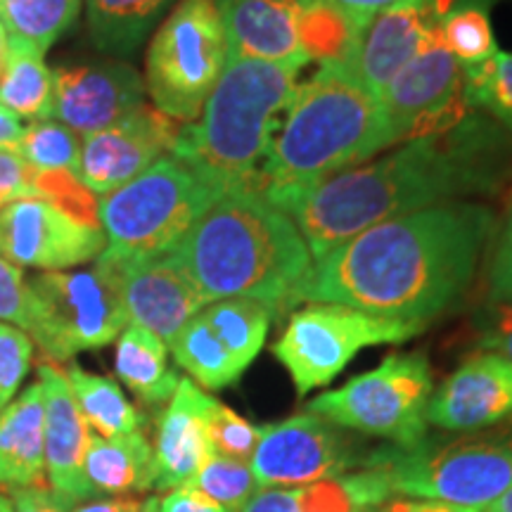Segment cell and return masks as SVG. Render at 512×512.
<instances>
[{
  "instance_id": "cell-1",
  "label": "cell",
  "mask_w": 512,
  "mask_h": 512,
  "mask_svg": "<svg viewBox=\"0 0 512 512\" xmlns=\"http://www.w3.org/2000/svg\"><path fill=\"white\" fill-rule=\"evenodd\" d=\"M491 230L494 214L470 202L377 223L313 261L294 304H342L425 325L470 287Z\"/></svg>"
},
{
  "instance_id": "cell-2",
  "label": "cell",
  "mask_w": 512,
  "mask_h": 512,
  "mask_svg": "<svg viewBox=\"0 0 512 512\" xmlns=\"http://www.w3.org/2000/svg\"><path fill=\"white\" fill-rule=\"evenodd\" d=\"M489 136L465 117L448 131L406 140L377 162L328 178L285 202L313 261L377 223L448 204L494 185Z\"/></svg>"
},
{
  "instance_id": "cell-3",
  "label": "cell",
  "mask_w": 512,
  "mask_h": 512,
  "mask_svg": "<svg viewBox=\"0 0 512 512\" xmlns=\"http://www.w3.org/2000/svg\"><path fill=\"white\" fill-rule=\"evenodd\" d=\"M204 302L252 299L275 313L294 306L313 256L297 223L256 190L226 192L176 247Z\"/></svg>"
},
{
  "instance_id": "cell-4",
  "label": "cell",
  "mask_w": 512,
  "mask_h": 512,
  "mask_svg": "<svg viewBox=\"0 0 512 512\" xmlns=\"http://www.w3.org/2000/svg\"><path fill=\"white\" fill-rule=\"evenodd\" d=\"M392 145L380 95L351 67L320 64L297 86L275 126L259 176V192L275 207L328 178L366 164Z\"/></svg>"
},
{
  "instance_id": "cell-5",
  "label": "cell",
  "mask_w": 512,
  "mask_h": 512,
  "mask_svg": "<svg viewBox=\"0 0 512 512\" xmlns=\"http://www.w3.org/2000/svg\"><path fill=\"white\" fill-rule=\"evenodd\" d=\"M299 72L302 64L228 57L202 114L181 126L171 155L223 195L259 192L261 166L275 126L297 91Z\"/></svg>"
},
{
  "instance_id": "cell-6",
  "label": "cell",
  "mask_w": 512,
  "mask_h": 512,
  "mask_svg": "<svg viewBox=\"0 0 512 512\" xmlns=\"http://www.w3.org/2000/svg\"><path fill=\"white\" fill-rule=\"evenodd\" d=\"M396 496L482 510L512 489V418L456 437L420 439L415 446H377Z\"/></svg>"
},
{
  "instance_id": "cell-7",
  "label": "cell",
  "mask_w": 512,
  "mask_h": 512,
  "mask_svg": "<svg viewBox=\"0 0 512 512\" xmlns=\"http://www.w3.org/2000/svg\"><path fill=\"white\" fill-rule=\"evenodd\" d=\"M221 197V190L169 152L100 200L107 249L124 256L171 252Z\"/></svg>"
},
{
  "instance_id": "cell-8",
  "label": "cell",
  "mask_w": 512,
  "mask_h": 512,
  "mask_svg": "<svg viewBox=\"0 0 512 512\" xmlns=\"http://www.w3.org/2000/svg\"><path fill=\"white\" fill-rule=\"evenodd\" d=\"M228 62L216 0H178L145 57V91L174 121H195Z\"/></svg>"
},
{
  "instance_id": "cell-9",
  "label": "cell",
  "mask_w": 512,
  "mask_h": 512,
  "mask_svg": "<svg viewBox=\"0 0 512 512\" xmlns=\"http://www.w3.org/2000/svg\"><path fill=\"white\" fill-rule=\"evenodd\" d=\"M432 392L434 377L425 354H392L339 389L318 394L306 411L342 430L406 448L427 437V403Z\"/></svg>"
},
{
  "instance_id": "cell-10",
  "label": "cell",
  "mask_w": 512,
  "mask_h": 512,
  "mask_svg": "<svg viewBox=\"0 0 512 512\" xmlns=\"http://www.w3.org/2000/svg\"><path fill=\"white\" fill-rule=\"evenodd\" d=\"M31 316L27 335L48 363L112 344L128 325L117 280L105 266L88 271H48L29 280Z\"/></svg>"
},
{
  "instance_id": "cell-11",
  "label": "cell",
  "mask_w": 512,
  "mask_h": 512,
  "mask_svg": "<svg viewBox=\"0 0 512 512\" xmlns=\"http://www.w3.org/2000/svg\"><path fill=\"white\" fill-rule=\"evenodd\" d=\"M422 328L342 304H309L292 313L273 354L290 373L297 394L306 396L335 380L361 349L408 342Z\"/></svg>"
},
{
  "instance_id": "cell-12",
  "label": "cell",
  "mask_w": 512,
  "mask_h": 512,
  "mask_svg": "<svg viewBox=\"0 0 512 512\" xmlns=\"http://www.w3.org/2000/svg\"><path fill=\"white\" fill-rule=\"evenodd\" d=\"M375 448L358 444L342 427L316 413L261 425V437L249 467L259 489L304 486L370 467Z\"/></svg>"
},
{
  "instance_id": "cell-13",
  "label": "cell",
  "mask_w": 512,
  "mask_h": 512,
  "mask_svg": "<svg viewBox=\"0 0 512 512\" xmlns=\"http://www.w3.org/2000/svg\"><path fill=\"white\" fill-rule=\"evenodd\" d=\"M392 145L432 136L470 117L463 64L441 41L439 29L380 93Z\"/></svg>"
},
{
  "instance_id": "cell-14",
  "label": "cell",
  "mask_w": 512,
  "mask_h": 512,
  "mask_svg": "<svg viewBox=\"0 0 512 512\" xmlns=\"http://www.w3.org/2000/svg\"><path fill=\"white\" fill-rule=\"evenodd\" d=\"M98 261L117 280L128 323L155 332L166 347L207 302L197 292L176 249L162 254L124 256L105 247Z\"/></svg>"
},
{
  "instance_id": "cell-15",
  "label": "cell",
  "mask_w": 512,
  "mask_h": 512,
  "mask_svg": "<svg viewBox=\"0 0 512 512\" xmlns=\"http://www.w3.org/2000/svg\"><path fill=\"white\" fill-rule=\"evenodd\" d=\"M105 247L102 228L86 226L38 197L0 211V256L19 268L67 271L98 259Z\"/></svg>"
},
{
  "instance_id": "cell-16",
  "label": "cell",
  "mask_w": 512,
  "mask_h": 512,
  "mask_svg": "<svg viewBox=\"0 0 512 512\" xmlns=\"http://www.w3.org/2000/svg\"><path fill=\"white\" fill-rule=\"evenodd\" d=\"M181 126L157 107H138L119 124L81 140L79 178L95 195H110L174 150Z\"/></svg>"
},
{
  "instance_id": "cell-17",
  "label": "cell",
  "mask_w": 512,
  "mask_h": 512,
  "mask_svg": "<svg viewBox=\"0 0 512 512\" xmlns=\"http://www.w3.org/2000/svg\"><path fill=\"white\" fill-rule=\"evenodd\" d=\"M145 81L126 62L60 64L53 69V117L72 131H105L145 105Z\"/></svg>"
},
{
  "instance_id": "cell-18",
  "label": "cell",
  "mask_w": 512,
  "mask_h": 512,
  "mask_svg": "<svg viewBox=\"0 0 512 512\" xmlns=\"http://www.w3.org/2000/svg\"><path fill=\"white\" fill-rule=\"evenodd\" d=\"M512 418V361L479 351L441 382L427 403V425L472 432Z\"/></svg>"
},
{
  "instance_id": "cell-19",
  "label": "cell",
  "mask_w": 512,
  "mask_h": 512,
  "mask_svg": "<svg viewBox=\"0 0 512 512\" xmlns=\"http://www.w3.org/2000/svg\"><path fill=\"white\" fill-rule=\"evenodd\" d=\"M451 3L453 0H408L370 17L351 64L358 79L380 95L430 41Z\"/></svg>"
},
{
  "instance_id": "cell-20",
  "label": "cell",
  "mask_w": 512,
  "mask_h": 512,
  "mask_svg": "<svg viewBox=\"0 0 512 512\" xmlns=\"http://www.w3.org/2000/svg\"><path fill=\"white\" fill-rule=\"evenodd\" d=\"M43 401H46V477L50 489L74 503L91 501L86 479H83V458H86L91 427L83 418L69 387L67 375L55 363L38 366Z\"/></svg>"
},
{
  "instance_id": "cell-21",
  "label": "cell",
  "mask_w": 512,
  "mask_h": 512,
  "mask_svg": "<svg viewBox=\"0 0 512 512\" xmlns=\"http://www.w3.org/2000/svg\"><path fill=\"white\" fill-rule=\"evenodd\" d=\"M214 396L202 392L190 377L178 382L176 394L157 420L155 489H181L209 458L207 415Z\"/></svg>"
},
{
  "instance_id": "cell-22",
  "label": "cell",
  "mask_w": 512,
  "mask_h": 512,
  "mask_svg": "<svg viewBox=\"0 0 512 512\" xmlns=\"http://www.w3.org/2000/svg\"><path fill=\"white\" fill-rule=\"evenodd\" d=\"M228 57L309 64L299 46L297 0H216Z\"/></svg>"
},
{
  "instance_id": "cell-23",
  "label": "cell",
  "mask_w": 512,
  "mask_h": 512,
  "mask_svg": "<svg viewBox=\"0 0 512 512\" xmlns=\"http://www.w3.org/2000/svg\"><path fill=\"white\" fill-rule=\"evenodd\" d=\"M394 489L380 465L304 486L259 489L240 512H389Z\"/></svg>"
},
{
  "instance_id": "cell-24",
  "label": "cell",
  "mask_w": 512,
  "mask_h": 512,
  "mask_svg": "<svg viewBox=\"0 0 512 512\" xmlns=\"http://www.w3.org/2000/svg\"><path fill=\"white\" fill-rule=\"evenodd\" d=\"M46 401L41 382L0 411V484L38 486L46 477Z\"/></svg>"
},
{
  "instance_id": "cell-25",
  "label": "cell",
  "mask_w": 512,
  "mask_h": 512,
  "mask_svg": "<svg viewBox=\"0 0 512 512\" xmlns=\"http://www.w3.org/2000/svg\"><path fill=\"white\" fill-rule=\"evenodd\" d=\"M83 479L93 498L131 496L155 489V448L143 432L112 439L91 434L83 458Z\"/></svg>"
},
{
  "instance_id": "cell-26",
  "label": "cell",
  "mask_w": 512,
  "mask_h": 512,
  "mask_svg": "<svg viewBox=\"0 0 512 512\" xmlns=\"http://www.w3.org/2000/svg\"><path fill=\"white\" fill-rule=\"evenodd\" d=\"M155 332L128 323L117 337L114 370L119 380L147 406L169 403L178 389V375L169 366V351Z\"/></svg>"
},
{
  "instance_id": "cell-27",
  "label": "cell",
  "mask_w": 512,
  "mask_h": 512,
  "mask_svg": "<svg viewBox=\"0 0 512 512\" xmlns=\"http://www.w3.org/2000/svg\"><path fill=\"white\" fill-rule=\"evenodd\" d=\"M299 46L309 62L354 64L368 19L351 15L335 0H297Z\"/></svg>"
},
{
  "instance_id": "cell-28",
  "label": "cell",
  "mask_w": 512,
  "mask_h": 512,
  "mask_svg": "<svg viewBox=\"0 0 512 512\" xmlns=\"http://www.w3.org/2000/svg\"><path fill=\"white\" fill-rule=\"evenodd\" d=\"M176 0H86L88 31L105 55L131 57Z\"/></svg>"
},
{
  "instance_id": "cell-29",
  "label": "cell",
  "mask_w": 512,
  "mask_h": 512,
  "mask_svg": "<svg viewBox=\"0 0 512 512\" xmlns=\"http://www.w3.org/2000/svg\"><path fill=\"white\" fill-rule=\"evenodd\" d=\"M0 105L29 121L53 117V72L46 53L24 38L10 36L8 64L0 74Z\"/></svg>"
},
{
  "instance_id": "cell-30",
  "label": "cell",
  "mask_w": 512,
  "mask_h": 512,
  "mask_svg": "<svg viewBox=\"0 0 512 512\" xmlns=\"http://www.w3.org/2000/svg\"><path fill=\"white\" fill-rule=\"evenodd\" d=\"M64 375L91 432L107 439L143 432L145 415L126 399L124 389L112 377L88 373L79 363H69Z\"/></svg>"
},
{
  "instance_id": "cell-31",
  "label": "cell",
  "mask_w": 512,
  "mask_h": 512,
  "mask_svg": "<svg viewBox=\"0 0 512 512\" xmlns=\"http://www.w3.org/2000/svg\"><path fill=\"white\" fill-rule=\"evenodd\" d=\"M169 347L178 366L209 392L230 387L245 373L240 363L230 356L226 344L216 337V332L204 320L202 311L183 325V330L178 332Z\"/></svg>"
},
{
  "instance_id": "cell-32",
  "label": "cell",
  "mask_w": 512,
  "mask_h": 512,
  "mask_svg": "<svg viewBox=\"0 0 512 512\" xmlns=\"http://www.w3.org/2000/svg\"><path fill=\"white\" fill-rule=\"evenodd\" d=\"M202 316L242 370L252 366L261 354L273 320L271 309L252 299H221L204 306Z\"/></svg>"
},
{
  "instance_id": "cell-33",
  "label": "cell",
  "mask_w": 512,
  "mask_h": 512,
  "mask_svg": "<svg viewBox=\"0 0 512 512\" xmlns=\"http://www.w3.org/2000/svg\"><path fill=\"white\" fill-rule=\"evenodd\" d=\"M83 0H0L8 36L24 38L43 53L76 22Z\"/></svg>"
},
{
  "instance_id": "cell-34",
  "label": "cell",
  "mask_w": 512,
  "mask_h": 512,
  "mask_svg": "<svg viewBox=\"0 0 512 512\" xmlns=\"http://www.w3.org/2000/svg\"><path fill=\"white\" fill-rule=\"evenodd\" d=\"M489 8L491 0H453L441 17V41L460 64L484 62L498 50Z\"/></svg>"
},
{
  "instance_id": "cell-35",
  "label": "cell",
  "mask_w": 512,
  "mask_h": 512,
  "mask_svg": "<svg viewBox=\"0 0 512 512\" xmlns=\"http://www.w3.org/2000/svg\"><path fill=\"white\" fill-rule=\"evenodd\" d=\"M185 489L207 496L209 501L219 503L228 512H240L259 491V484L249 463L209 453V458L185 484Z\"/></svg>"
},
{
  "instance_id": "cell-36",
  "label": "cell",
  "mask_w": 512,
  "mask_h": 512,
  "mask_svg": "<svg viewBox=\"0 0 512 512\" xmlns=\"http://www.w3.org/2000/svg\"><path fill=\"white\" fill-rule=\"evenodd\" d=\"M463 91L470 107L491 112L512 131V53L496 50L489 60L463 64Z\"/></svg>"
},
{
  "instance_id": "cell-37",
  "label": "cell",
  "mask_w": 512,
  "mask_h": 512,
  "mask_svg": "<svg viewBox=\"0 0 512 512\" xmlns=\"http://www.w3.org/2000/svg\"><path fill=\"white\" fill-rule=\"evenodd\" d=\"M31 169L36 171H79L81 140L79 133L60 121H31L17 145Z\"/></svg>"
},
{
  "instance_id": "cell-38",
  "label": "cell",
  "mask_w": 512,
  "mask_h": 512,
  "mask_svg": "<svg viewBox=\"0 0 512 512\" xmlns=\"http://www.w3.org/2000/svg\"><path fill=\"white\" fill-rule=\"evenodd\" d=\"M34 197L53 204L72 219L86 223V226L100 228V202L95 200V192L83 185L79 174L74 171H36L31 176Z\"/></svg>"
},
{
  "instance_id": "cell-39",
  "label": "cell",
  "mask_w": 512,
  "mask_h": 512,
  "mask_svg": "<svg viewBox=\"0 0 512 512\" xmlns=\"http://www.w3.org/2000/svg\"><path fill=\"white\" fill-rule=\"evenodd\" d=\"M207 434L211 453L249 463L256 451V444H259L261 427L252 425L242 415L230 411L228 406L214 399L207 415Z\"/></svg>"
},
{
  "instance_id": "cell-40",
  "label": "cell",
  "mask_w": 512,
  "mask_h": 512,
  "mask_svg": "<svg viewBox=\"0 0 512 512\" xmlns=\"http://www.w3.org/2000/svg\"><path fill=\"white\" fill-rule=\"evenodd\" d=\"M31 356L34 339L15 325L0 323V411L19 392V384L31 368Z\"/></svg>"
},
{
  "instance_id": "cell-41",
  "label": "cell",
  "mask_w": 512,
  "mask_h": 512,
  "mask_svg": "<svg viewBox=\"0 0 512 512\" xmlns=\"http://www.w3.org/2000/svg\"><path fill=\"white\" fill-rule=\"evenodd\" d=\"M31 290L24 271L0 256V323L29 330Z\"/></svg>"
},
{
  "instance_id": "cell-42",
  "label": "cell",
  "mask_w": 512,
  "mask_h": 512,
  "mask_svg": "<svg viewBox=\"0 0 512 512\" xmlns=\"http://www.w3.org/2000/svg\"><path fill=\"white\" fill-rule=\"evenodd\" d=\"M479 344L484 351L512 361V304L491 302L477 318Z\"/></svg>"
},
{
  "instance_id": "cell-43",
  "label": "cell",
  "mask_w": 512,
  "mask_h": 512,
  "mask_svg": "<svg viewBox=\"0 0 512 512\" xmlns=\"http://www.w3.org/2000/svg\"><path fill=\"white\" fill-rule=\"evenodd\" d=\"M34 169L24 162L19 150H0V211L12 202L34 197Z\"/></svg>"
},
{
  "instance_id": "cell-44",
  "label": "cell",
  "mask_w": 512,
  "mask_h": 512,
  "mask_svg": "<svg viewBox=\"0 0 512 512\" xmlns=\"http://www.w3.org/2000/svg\"><path fill=\"white\" fill-rule=\"evenodd\" d=\"M489 297L491 302L512 304V211L498 240L494 261H491Z\"/></svg>"
},
{
  "instance_id": "cell-45",
  "label": "cell",
  "mask_w": 512,
  "mask_h": 512,
  "mask_svg": "<svg viewBox=\"0 0 512 512\" xmlns=\"http://www.w3.org/2000/svg\"><path fill=\"white\" fill-rule=\"evenodd\" d=\"M8 498L12 512H72L76 505L46 486H12Z\"/></svg>"
},
{
  "instance_id": "cell-46",
  "label": "cell",
  "mask_w": 512,
  "mask_h": 512,
  "mask_svg": "<svg viewBox=\"0 0 512 512\" xmlns=\"http://www.w3.org/2000/svg\"><path fill=\"white\" fill-rule=\"evenodd\" d=\"M157 510L159 512H228L226 508H221L219 503L209 501L207 496L185 489V486L169 491V494L162 498H157Z\"/></svg>"
},
{
  "instance_id": "cell-47",
  "label": "cell",
  "mask_w": 512,
  "mask_h": 512,
  "mask_svg": "<svg viewBox=\"0 0 512 512\" xmlns=\"http://www.w3.org/2000/svg\"><path fill=\"white\" fill-rule=\"evenodd\" d=\"M143 503L136 496H100L76 503L72 512H143Z\"/></svg>"
},
{
  "instance_id": "cell-48",
  "label": "cell",
  "mask_w": 512,
  "mask_h": 512,
  "mask_svg": "<svg viewBox=\"0 0 512 512\" xmlns=\"http://www.w3.org/2000/svg\"><path fill=\"white\" fill-rule=\"evenodd\" d=\"M24 136V126L17 114L0 105V150H17L19 140Z\"/></svg>"
},
{
  "instance_id": "cell-49",
  "label": "cell",
  "mask_w": 512,
  "mask_h": 512,
  "mask_svg": "<svg viewBox=\"0 0 512 512\" xmlns=\"http://www.w3.org/2000/svg\"><path fill=\"white\" fill-rule=\"evenodd\" d=\"M337 5H342L344 10L351 12V15L361 17V19H370L375 17L377 12L394 8L399 3H408V0H335Z\"/></svg>"
},
{
  "instance_id": "cell-50",
  "label": "cell",
  "mask_w": 512,
  "mask_h": 512,
  "mask_svg": "<svg viewBox=\"0 0 512 512\" xmlns=\"http://www.w3.org/2000/svg\"><path fill=\"white\" fill-rule=\"evenodd\" d=\"M389 512H479V510L458 508V505H446L437 501H403V503H392Z\"/></svg>"
},
{
  "instance_id": "cell-51",
  "label": "cell",
  "mask_w": 512,
  "mask_h": 512,
  "mask_svg": "<svg viewBox=\"0 0 512 512\" xmlns=\"http://www.w3.org/2000/svg\"><path fill=\"white\" fill-rule=\"evenodd\" d=\"M479 512H512V489L505 491L501 498H496L494 503H489Z\"/></svg>"
},
{
  "instance_id": "cell-52",
  "label": "cell",
  "mask_w": 512,
  "mask_h": 512,
  "mask_svg": "<svg viewBox=\"0 0 512 512\" xmlns=\"http://www.w3.org/2000/svg\"><path fill=\"white\" fill-rule=\"evenodd\" d=\"M8 50H10V36H8V29L3 27V22H0V74H3L5 64H8Z\"/></svg>"
},
{
  "instance_id": "cell-53",
  "label": "cell",
  "mask_w": 512,
  "mask_h": 512,
  "mask_svg": "<svg viewBox=\"0 0 512 512\" xmlns=\"http://www.w3.org/2000/svg\"><path fill=\"white\" fill-rule=\"evenodd\" d=\"M143 512H159V510H157V498H155V496L147 498V501L143 503Z\"/></svg>"
},
{
  "instance_id": "cell-54",
  "label": "cell",
  "mask_w": 512,
  "mask_h": 512,
  "mask_svg": "<svg viewBox=\"0 0 512 512\" xmlns=\"http://www.w3.org/2000/svg\"><path fill=\"white\" fill-rule=\"evenodd\" d=\"M0 512H12V505H10V498L0 494Z\"/></svg>"
}]
</instances>
